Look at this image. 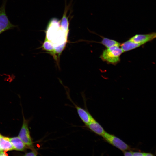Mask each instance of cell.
I'll use <instances>...</instances> for the list:
<instances>
[{
    "instance_id": "obj_1",
    "label": "cell",
    "mask_w": 156,
    "mask_h": 156,
    "mask_svg": "<svg viewBox=\"0 0 156 156\" xmlns=\"http://www.w3.org/2000/svg\"><path fill=\"white\" fill-rule=\"evenodd\" d=\"M68 32L62 27L57 20L53 19L48 24L45 40L41 47L51 55L57 62L68 42Z\"/></svg>"
},
{
    "instance_id": "obj_10",
    "label": "cell",
    "mask_w": 156,
    "mask_h": 156,
    "mask_svg": "<svg viewBox=\"0 0 156 156\" xmlns=\"http://www.w3.org/2000/svg\"><path fill=\"white\" fill-rule=\"evenodd\" d=\"M0 148L3 151H9L13 149L9 138L3 136L0 134Z\"/></svg>"
},
{
    "instance_id": "obj_2",
    "label": "cell",
    "mask_w": 156,
    "mask_h": 156,
    "mask_svg": "<svg viewBox=\"0 0 156 156\" xmlns=\"http://www.w3.org/2000/svg\"><path fill=\"white\" fill-rule=\"evenodd\" d=\"M123 53L120 46L115 45L104 50L100 57L107 64L115 65L120 61V57Z\"/></svg>"
},
{
    "instance_id": "obj_11",
    "label": "cell",
    "mask_w": 156,
    "mask_h": 156,
    "mask_svg": "<svg viewBox=\"0 0 156 156\" xmlns=\"http://www.w3.org/2000/svg\"><path fill=\"white\" fill-rule=\"evenodd\" d=\"M142 45L128 40L120 44V46L123 52H126L138 48Z\"/></svg>"
},
{
    "instance_id": "obj_7",
    "label": "cell",
    "mask_w": 156,
    "mask_h": 156,
    "mask_svg": "<svg viewBox=\"0 0 156 156\" xmlns=\"http://www.w3.org/2000/svg\"><path fill=\"white\" fill-rule=\"evenodd\" d=\"M73 103L77 110L79 116L85 125L89 124L94 119L87 110L78 106L74 103Z\"/></svg>"
},
{
    "instance_id": "obj_15",
    "label": "cell",
    "mask_w": 156,
    "mask_h": 156,
    "mask_svg": "<svg viewBox=\"0 0 156 156\" xmlns=\"http://www.w3.org/2000/svg\"><path fill=\"white\" fill-rule=\"evenodd\" d=\"M133 156H144V153L139 152H133Z\"/></svg>"
},
{
    "instance_id": "obj_5",
    "label": "cell",
    "mask_w": 156,
    "mask_h": 156,
    "mask_svg": "<svg viewBox=\"0 0 156 156\" xmlns=\"http://www.w3.org/2000/svg\"><path fill=\"white\" fill-rule=\"evenodd\" d=\"M102 137L108 142L122 151L130 150L131 149L129 145L122 140L106 132Z\"/></svg>"
},
{
    "instance_id": "obj_6",
    "label": "cell",
    "mask_w": 156,
    "mask_h": 156,
    "mask_svg": "<svg viewBox=\"0 0 156 156\" xmlns=\"http://www.w3.org/2000/svg\"><path fill=\"white\" fill-rule=\"evenodd\" d=\"M156 37V33L152 32L145 34H136L130 38L129 40L142 45L152 41Z\"/></svg>"
},
{
    "instance_id": "obj_19",
    "label": "cell",
    "mask_w": 156,
    "mask_h": 156,
    "mask_svg": "<svg viewBox=\"0 0 156 156\" xmlns=\"http://www.w3.org/2000/svg\"><path fill=\"white\" fill-rule=\"evenodd\" d=\"M2 150L1 149V148H0V152Z\"/></svg>"
},
{
    "instance_id": "obj_18",
    "label": "cell",
    "mask_w": 156,
    "mask_h": 156,
    "mask_svg": "<svg viewBox=\"0 0 156 156\" xmlns=\"http://www.w3.org/2000/svg\"><path fill=\"white\" fill-rule=\"evenodd\" d=\"M6 155H7L6 153L4 151H3V150H1L0 152V156H6Z\"/></svg>"
},
{
    "instance_id": "obj_8",
    "label": "cell",
    "mask_w": 156,
    "mask_h": 156,
    "mask_svg": "<svg viewBox=\"0 0 156 156\" xmlns=\"http://www.w3.org/2000/svg\"><path fill=\"white\" fill-rule=\"evenodd\" d=\"M86 126L92 131L101 136L106 132L101 125L94 118Z\"/></svg>"
},
{
    "instance_id": "obj_9",
    "label": "cell",
    "mask_w": 156,
    "mask_h": 156,
    "mask_svg": "<svg viewBox=\"0 0 156 156\" xmlns=\"http://www.w3.org/2000/svg\"><path fill=\"white\" fill-rule=\"evenodd\" d=\"M13 149L20 151H24L26 147L25 145L18 137L9 138Z\"/></svg>"
},
{
    "instance_id": "obj_17",
    "label": "cell",
    "mask_w": 156,
    "mask_h": 156,
    "mask_svg": "<svg viewBox=\"0 0 156 156\" xmlns=\"http://www.w3.org/2000/svg\"><path fill=\"white\" fill-rule=\"evenodd\" d=\"M144 156H152L154 155H153L150 153H144Z\"/></svg>"
},
{
    "instance_id": "obj_12",
    "label": "cell",
    "mask_w": 156,
    "mask_h": 156,
    "mask_svg": "<svg viewBox=\"0 0 156 156\" xmlns=\"http://www.w3.org/2000/svg\"><path fill=\"white\" fill-rule=\"evenodd\" d=\"M101 36L102 38V39L100 43L104 45L106 48L115 45H120L121 43L115 40Z\"/></svg>"
},
{
    "instance_id": "obj_3",
    "label": "cell",
    "mask_w": 156,
    "mask_h": 156,
    "mask_svg": "<svg viewBox=\"0 0 156 156\" xmlns=\"http://www.w3.org/2000/svg\"><path fill=\"white\" fill-rule=\"evenodd\" d=\"M7 0H3L0 7V34L7 31L17 27L18 26L12 24L10 21L5 12Z\"/></svg>"
},
{
    "instance_id": "obj_16",
    "label": "cell",
    "mask_w": 156,
    "mask_h": 156,
    "mask_svg": "<svg viewBox=\"0 0 156 156\" xmlns=\"http://www.w3.org/2000/svg\"><path fill=\"white\" fill-rule=\"evenodd\" d=\"M123 151L124 155L125 156H133V152L132 151Z\"/></svg>"
},
{
    "instance_id": "obj_4",
    "label": "cell",
    "mask_w": 156,
    "mask_h": 156,
    "mask_svg": "<svg viewBox=\"0 0 156 156\" xmlns=\"http://www.w3.org/2000/svg\"><path fill=\"white\" fill-rule=\"evenodd\" d=\"M23 118V120L22 125L18 137L26 147L32 150L34 149L28 127V122L24 117Z\"/></svg>"
},
{
    "instance_id": "obj_14",
    "label": "cell",
    "mask_w": 156,
    "mask_h": 156,
    "mask_svg": "<svg viewBox=\"0 0 156 156\" xmlns=\"http://www.w3.org/2000/svg\"><path fill=\"white\" fill-rule=\"evenodd\" d=\"M38 153L34 149L32 150L31 152L26 153L24 155L36 156L37 155Z\"/></svg>"
},
{
    "instance_id": "obj_13",
    "label": "cell",
    "mask_w": 156,
    "mask_h": 156,
    "mask_svg": "<svg viewBox=\"0 0 156 156\" xmlns=\"http://www.w3.org/2000/svg\"><path fill=\"white\" fill-rule=\"evenodd\" d=\"M60 25L65 30L69 31V23L68 18L65 14H64L61 22Z\"/></svg>"
}]
</instances>
